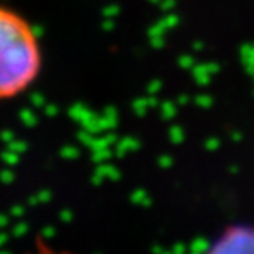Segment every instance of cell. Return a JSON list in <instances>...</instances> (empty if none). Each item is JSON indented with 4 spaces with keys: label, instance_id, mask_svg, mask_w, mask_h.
I'll list each match as a JSON object with an SVG mask.
<instances>
[{
    "label": "cell",
    "instance_id": "3",
    "mask_svg": "<svg viewBox=\"0 0 254 254\" xmlns=\"http://www.w3.org/2000/svg\"><path fill=\"white\" fill-rule=\"evenodd\" d=\"M28 254H71L68 251H58V250H53L52 246H48L47 243H42L40 241L37 248L32 251V253H28Z\"/></svg>",
    "mask_w": 254,
    "mask_h": 254
},
{
    "label": "cell",
    "instance_id": "1",
    "mask_svg": "<svg viewBox=\"0 0 254 254\" xmlns=\"http://www.w3.org/2000/svg\"><path fill=\"white\" fill-rule=\"evenodd\" d=\"M43 69V48L32 22L0 2V101L28 91Z\"/></svg>",
    "mask_w": 254,
    "mask_h": 254
},
{
    "label": "cell",
    "instance_id": "2",
    "mask_svg": "<svg viewBox=\"0 0 254 254\" xmlns=\"http://www.w3.org/2000/svg\"><path fill=\"white\" fill-rule=\"evenodd\" d=\"M205 254H254V228H230Z\"/></svg>",
    "mask_w": 254,
    "mask_h": 254
}]
</instances>
